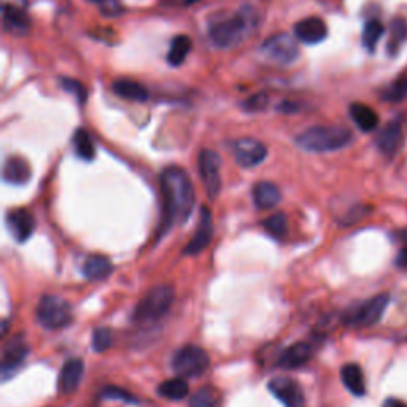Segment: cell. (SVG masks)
Here are the masks:
<instances>
[{
    "label": "cell",
    "instance_id": "ffe728a7",
    "mask_svg": "<svg viewBox=\"0 0 407 407\" xmlns=\"http://www.w3.org/2000/svg\"><path fill=\"white\" fill-rule=\"evenodd\" d=\"M31 166L21 156H10L4 166V180L10 185H26L31 180Z\"/></svg>",
    "mask_w": 407,
    "mask_h": 407
},
{
    "label": "cell",
    "instance_id": "52a82bcc",
    "mask_svg": "<svg viewBox=\"0 0 407 407\" xmlns=\"http://www.w3.org/2000/svg\"><path fill=\"white\" fill-rule=\"evenodd\" d=\"M388 304H390V296L388 295L374 296L369 301L349 310L344 316V321L349 326H374L384 316Z\"/></svg>",
    "mask_w": 407,
    "mask_h": 407
},
{
    "label": "cell",
    "instance_id": "e575fe53",
    "mask_svg": "<svg viewBox=\"0 0 407 407\" xmlns=\"http://www.w3.org/2000/svg\"><path fill=\"white\" fill-rule=\"evenodd\" d=\"M102 396L109 398V399H119L124 401L128 404H139V399H137L133 393L126 392L121 387H105L104 392H102Z\"/></svg>",
    "mask_w": 407,
    "mask_h": 407
},
{
    "label": "cell",
    "instance_id": "603a6c76",
    "mask_svg": "<svg viewBox=\"0 0 407 407\" xmlns=\"http://www.w3.org/2000/svg\"><path fill=\"white\" fill-rule=\"evenodd\" d=\"M280 199H282V193L272 182H258L253 187V201L258 208H272Z\"/></svg>",
    "mask_w": 407,
    "mask_h": 407
},
{
    "label": "cell",
    "instance_id": "1f68e13d",
    "mask_svg": "<svg viewBox=\"0 0 407 407\" xmlns=\"http://www.w3.org/2000/svg\"><path fill=\"white\" fill-rule=\"evenodd\" d=\"M407 98V75L399 76L396 81H393L390 86H388L384 94H382V99L385 102H392V104H398V102L404 100Z\"/></svg>",
    "mask_w": 407,
    "mask_h": 407
},
{
    "label": "cell",
    "instance_id": "44dd1931",
    "mask_svg": "<svg viewBox=\"0 0 407 407\" xmlns=\"http://www.w3.org/2000/svg\"><path fill=\"white\" fill-rule=\"evenodd\" d=\"M112 271H113V266L110 260L102 255L88 256L81 267L83 275H85L88 280H94V282L107 279L112 274Z\"/></svg>",
    "mask_w": 407,
    "mask_h": 407
},
{
    "label": "cell",
    "instance_id": "484cf974",
    "mask_svg": "<svg viewBox=\"0 0 407 407\" xmlns=\"http://www.w3.org/2000/svg\"><path fill=\"white\" fill-rule=\"evenodd\" d=\"M158 393L163 398L172 399V401H180L189 394V385H188V382L185 380V377L178 375V377H173V379L163 382V384H161L158 388Z\"/></svg>",
    "mask_w": 407,
    "mask_h": 407
},
{
    "label": "cell",
    "instance_id": "e0dca14e",
    "mask_svg": "<svg viewBox=\"0 0 407 407\" xmlns=\"http://www.w3.org/2000/svg\"><path fill=\"white\" fill-rule=\"evenodd\" d=\"M4 27L11 34L22 35L31 27V18L22 7L15 4H4Z\"/></svg>",
    "mask_w": 407,
    "mask_h": 407
},
{
    "label": "cell",
    "instance_id": "f1b7e54d",
    "mask_svg": "<svg viewBox=\"0 0 407 407\" xmlns=\"http://www.w3.org/2000/svg\"><path fill=\"white\" fill-rule=\"evenodd\" d=\"M74 147L76 154L85 161H93L95 156V147L91 135L86 129H76L74 134Z\"/></svg>",
    "mask_w": 407,
    "mask_h": 407
},
{
    "label": "cell",
    "instance_id": "ab89813d",
    "mask_svg": "<svg viewBox=\"0 0 407 407\" xmlns=\"http://www.w3.org/2000/svg\"><path fill=\"white\" fill-rule=\"evenodd\" d=\"M396 262H398V266H401V267H407V247L399 251Z\"/></svg>",
    "mask_w": 407,
    "mask_h": 407
},
{
    "label": "cell",
    "instance_id": "cb8c5ba5",
    "mask_svg": "<svg viewBox=\"0 0 407 407\" xmlns=\"http://www.w3.org/2000/svg\"><path fill=\"white\" fill-rule=\"evenodd\" d=\"M349 112L353 123H355L363 133H371V131H374L377 126H379V116H377V113L371 109L369 105L355 102V104L350 105Z\"/></svg>",
    "mask_w": 407,
    "mask_h": 407
},
{
    "label": "cell",
    "instance_id": "8fae6325",
    "mask_svg": "<svg viewBox=\"0 0 407 407\" xmlns=\"http://www.w3.org/2000/svg\"><path fill=\"white\" fill-rule=\"evenodd\" d=\"M267 388L285 407H302L304 404L301 387L290 377H275L269 382Z\"/></svg>",
    "mask_w": 407,
    "mask_h": 407
},
{
    "label": "cell",
    "instance_id": "277c9868",
    "mask_svg": "<svg viewBox=\"0 0 407 407\" xmlns=\"http://www.w3.org/2000/svg\"><path fill=\"white\" fill-rule=\"evenodd\" d=\"M173 299H175V291H173L172 286H156V288L148 291L147 296L137 304L133 315L134 321L142 323V325L159 321L171 310Z\"/></svg>",
    "mask_w": 407,
    "mask_h": 407
},
{
    "label": "cell",
    "instance_id": "60d3db41",
    "mask_svg": "<svg viewBox=\"0 0 407 407\" xmlns=\"http://www.w3.org/2000/svg\"><path fill=\"white\" fill-rule=\"evenodd\" d=\"M89 2H95V4H99V2H107V0H89Z\"/></svg>",
    "mask_w": 407,
    "mask_h": 407
},
{
    "label": "cell",
    "instance_id": "4dcf8cb0",
    "mask_svg": "<svg viewBox=\"0 0 407 407\" xmlns=\"http://www.w3.org/2000/svg\"><path fill=\"white\" fill-rule=\"evenodd\" d=\"M218 394L212 387H202L194 394H191L188 407H217Z\"/></svg>",
    "mask_w": 407,
    "mask_h": 407
},
{
    "label": "cell",
    "instance_id": "d6986e66",
    "mask_svg": "<svg viewBox=\"0 0 407 407\" xmlns=\"http://www.w3.org/2000/svg\"><path fill=\"white\" fill-rule=\"evenodd\" d=\"M312 347L307 342H296L285 349L279 358V366L283 369H296L304 366L312 358Z\"/></svg>",
    "mask_w": 407,
    "mask_h": 407
},
{
    "label": "cell",
    "instance_id": "4fadbf2b",
    "mask_svg": "<svg viewBox=\"0 0 407 407\" xmlns=\"http://www.w3.org/2000/svg\"><path fill=\"white\" fill-rule=\"evenodd\" d=\"M212 236H213V223L211 211H208L207 207H202L194 237L187 243V247L183 250V255L196 256L202 253V251L208 247V243H211Z\"/></svg>",
    "mask_w": 407,
    "mask_h": 407
},
{
    "label": "cell",
    "instance_id": "5b68a950",
    "mask_svg": "<svg viewBox=\"0 0 407 407\" xmlns=\"http://www.w3.org/2000/svg\"><path fill=\"white\" fill-rule=\"evenodd\" d=\"M211 366L208 353L197 345H185L175 352L172 358L173 373L185 379L201 377Z\"/></svg>",
    "mask_w": 407,
    "mask_h": 407
},
{
    "label": "cell",
    "instance_id": "4316f807",
    "mask_svg": "<svg viewBox=\"0 0 407 407\" xmlns=\"http://www.w3.org/2000/svg\"><path fill=\"white\" fill-rule=\"evenodd\" d=\"M191 46H193V41H191L188 35H177V37H173L169 53H167V62H169L172 67H177V65L183 64L185 59L189 55Z\"/></svg>",
    "mask_w": 407,
    "mask_h": 407
},
{
    "label": "cell",
    "instance_id": "f35d334b",
    "mask_svg": "<svg viewBox=\"0 0 407 407\" xmlns=\"http://www.w3.org/2000/svg\"><path fill=\"white\" fill-rule=\"evenodd\" d=\"M382 407H407V404L404 401H399V399H394V398H388L385 399V403Z\"/></svg>",
    "mask_w": 407,
    "mask_h": 407
},
{
    "label": "cell",
    "instance_id": "7c38bea8",
    "mask_svg": "<svg viewBox=\"0 0 407 407\" xmlns=\"http://www.w3.org/2000/svg\"><path fill=\"white\" fill-rule=\"evenodd\" d=\"M232 149H234L237 164L245 167V169L256 167L267 156V148L265 147V143L256 139H239Z\"/></svg>",
    "mask_w": 407,
    "mask_h": 407
},
{
    "label": "cell",
    "instance_id": "836d02e7",
    "mask_svg": "<svg viewBox=\"0 0 407 407\" xmlns=\"http://www.w3.org/2000/svg\"><path fill=\"white\" fill-rule=\"evenodd\" d=\"M112 331L109 328H98L93 334V349L95 352H105L112 347Z\"/></svg>",
    "mask_w": 407,
    "mask_h": 407
},
{
    "label": "cell",
    "instance_id": "8d00e7d4",
    "mask_svg": "<svg viewBox=\"0 0 407 407\" xmlns=\"http://www.w3.org/2000/svg\"><path fill=\"white\" fill-rule=\"evenodd\" d=\"M267 100H269V98L266 94H256V95H253V98H250L247 102H245V110L260 112L267 105Z\"/></svg>",
    "mask_w": 407,
    "mask_h": 407
},
{
    "label": "cell",
    "instance_id": "ba28073f",
    "mask_svg": "<svg viewBox=\"0 0 407 407\" xmlns=\"http://www.w3.org/2000/svg\"><path fill=\"white\" fill-rule=\"evenodd\" d=\"M261 53L267 61L279 65H290L298 59L299 48L296 39L290 34H277L267 39L261 46Z\"/></svg>",
    "mask_w": 407,
    "mask_h": 407
},
{
    "label": "cell",
    "instance_id": "2e32d148",
    "mask_svg": "<svg viewBox=\"0 0 407 407\" xmlns=\"http://www.w3.org/2000/svg\"><path fill=\"white\" fill-rule=\"evenodd\" d=\"M83 373H85V364L80 358H70L64 363V366L58 377V388L64 394L74 393L79 388Z\"/></svg>",
    "mask_w": 407,
    "mask_h": 407
},
{
    "label": "cell",
    "instance_id": "83f0119b",
    "mask_svg": "<svg viewBox=\"0 0 407 407\" xmlns=\"http://www.w3.org/2000/svg\"><path fill=\"white\" fill-rule=\"evenodd\" d=\"M407 41V20L403 16L394 18L390 22V41H388V51L396 55L398 50Z\"/></svg>",
    "mask_w": 407,
    "mask_h": 407
},
{
    "label": "cell",
    "instance_id": "d6a6232c",
    "mask_svg": "<svg viewBox=\"0 0 407 407\" xmlns=\"http://www.w3.org/2000/svg\"><path fill=\"white\" fill-rule=\"evenodd\" d=\"M265 227L271 236L283 237L286 234V229H288V220H286V215L282 212L271 215V217H267L265 220Z\"/></svg>",
    "mask_w": 407,
    "mask_h": 407
},
{
    "label": "cell",
    "instance_id": "5bb4252c",
    "mask_svg": "<svg viewBox=\"0 0 407 407\" xmlns=\"http://www.w3.org/2000/svg\"><path fill=\"white\" fill-rule=\"evenodd\" d=\"M7 226L18 242H26L35 231V218L26 208H16L7 215Z\"/></svg>",
    "mask_w": 407,
    "mask_h": 407
},
{
    "label": "cell",
    "instance_id": "7a4b0ae2",
    "mask_svg": "<svg viewBox=\"0 0 407 407\" xmlns=\"http://www.w3.org/2000/svg\"><path fill=\"white\" fill-rule=\"evenodd\" d=\"M256 26H258L256 11L250 7H243L234 16L212 22L208 27V35L215 46L229 50V48L241 45L255 31Z\"/></svg>",
    "mask_w": 407,
    "mask_h": 407
},
{
    "label": "cell",
    "instance_id": "d4e9b609",
    "mask_svg": "<svg viewBox=\"0 0 407 407\" xmlns=\"http://www.w3.org/2000/svg\"><path fill=\"white\" fill-rule=\"evenodd\" d=\"M112 89H113V93L119 95V98L128 99V100L143 102L148 99L147 88L140 85L139 81H134V80H128V79L116 80L112 85Z\"/></svg>",
    "mask_w": 407,
    "mask_h": 407
},
{
    "label": "cell",
    "instance_id": "3957f363",
    "mask_svg": "<svg viewBox=\"0 0 407 407\" xmlns=\"http://www.w3.org/2000/svg\"><path fill=\"white\" fill-rule=\"evenodd\" d=\"M353 135L342 126H314L296 137V145L310 153H329L345 148Z\"/></svg>",
    "mask_w": 407,
    "mask_h": 407
},
{
    "label": "cell",
    "instance_id": "74e56055",
    "mask_svg": "<svg viewBox=\"0 0 407 407\" xmlns=\"http://www.w3.org/2000/svg\"><path fill=\"white\" fill-rule=\"evenodd\" d=\"M167 5H173V7H189V5H194L201 0H164Z\"/></svg>",
    "mask_w": 407,
    "mask_h": 407
},
{
    "label": "cell",
    "instance_id": "9c48e42d",
    "mask_svg": "<svg viewBox=\"0 0 407 407\" xmlns=\"http://www.w3.org/2000/svg\"><path fill=\"white\" fill-rule=\"evenodd\" d=\"M201 180L211 199L218 197L221 189V159L213 149H202L197 159Z\"/></svg>",
    "mask_w": 407,
    "mask_h": 407
},
{
    "label": "cell",
    "instance_id": "d590c367",
    "mask_svg": "<svg viewBox=\"0 0 407 407\" xmlns=\"http://www.w3.org/2000/svg\"><path fill=\"white\" fill-rule=\"evenodd\" d=\"M61 85H62V88L65 89V91L70 93V94H74L75 98L81 102V104L86 100L88 91H86V88L83 86L80 81L72 80V79H62L61 80Z\"/></svg>",
    "mask_w": 407,
    "mask_h": 407
},
{
    "label": "cell",
    "instance_id": "ac0fdd59",
    "mask_svg": "<svg viewBox=\"0 0 407 407\" xmlns=\"http://www.w3.org/2000/svg\"><path fill=\"white\" fill-rule=\"evenodd\" d=\"M403 142V126L399 121L388 123L384 129L377 135V148L387 156H393L398 152V148Z\"/></svg>",
    "mask_w": 407,
    "mask_h": 407
},
{
    "label": "cell",
    "instance_id": "9a60e30c",
    "mask_svg": "<svg viewBox=\"0 0 407 407\" xmlns=\"http://www.w3.org/2000/svg\"><path fill=\"white\" fill-rule=\"evenodd\" d=\"M328 27L323 20L316 16L305 18V20L299 21L295 26V37L301 40L302 44L316 45L326 39Z\"/></svg>",
    "mask_w": 407,
    "mask_h": 407
},
{
    "label": "cell",
    "instance_id": "f546056e",
    "mask_svg": "<svg viewBox=\"0 0 407 407\" xmlns=\"http://www.w3.org/2000/svg\"><path fill=\"white\" fill-rule=\"evenodd\" d=\"M384 35V24H382L379 20H369L363 27V45L369 53H373L375 50L377 44Z\"/></svg>",
    "mask_w": 407,
    "mask_h": 407
},
{
    "label": "cell",
    "instance_id": "6da1fadb",
    "mask_svg": "<svg viewBox=\"0 0 407 407\" xmlns=\"http://www.w3.org/2000/svg\"><path fill=\"white\" fill-rule=\"evenodd\" d=\"M161 191L164 197V215L161 220L159 236H164L175 225H183L193 212L194 187L182 167H166L161 173Z\"/></svg>",
    "mask_w": 407,
    "mask_h": 407
},
{
    "label": "cell",
    "instance_id": "30bf717a",
    "mask_svg": "<svg viewBox=\"0 0 407 407\" xmlns=\"http://www.w3.org/2000/svg\"><path fill=\"white\" fill-rule=\"evenodd\" d=\"M29 355L27 339L22 334H16L11 338L7 344L4 345L2 352V375L7 379V375L13 374L15 371L21 366Z\"/></svg>",
    "mask_w": 407,
    "mask_h": 407
},
{
    "label": "cell",
    "instance_id": "7402d4cb",
    "mask_svg": "<svg viewBox=\"0 0 407 407\" xmlns=\"http://www.w3.org/2000/svg\"><path fill=\"white\" fill-rule=\"evenodd\" d=\"M340 379L347 390L355 396H364L366 394V382L361 368L355 363H349L340 369Z\"/></svg>",
    "mask_w": 407,
    "mask_h": 407
},
{
    "label": "cell",
    "instance_id": "8992f818",
    "mask_svg": "<svg viewBox=\"0 0 407 407\" xmlns=\"http://www.w3.org/2000/svg\"><path fill=\"white\" fill-rule=\"evenodd\" d=\"M37 320L46 329L65 328L74 320V310L62 298L44 296L37 305Z\"/></svg>",
    "mask_w": 407,
    "mask_h": 407
}]
</instances>
